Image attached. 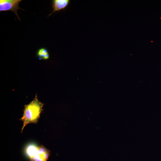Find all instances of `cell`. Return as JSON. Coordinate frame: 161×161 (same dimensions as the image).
<instances>
[{"mask_svg":"<svg viewBox=\"0 0 161 161\" xmlns=\"http://www.w3.org/2000/svg\"><path fill=\"white\" fill-rule=\"evenodd\" d=\"M52 12L49 15H51L53 13L58 11L66 8L68 5L69 0H53L52 1Z\"/></svg>","mask_w":161,"mask_h":161,"instance_id":"4","label":"cell"},{"mask_svg":"<svg viewBox=\"0 0 161 161\" xmlns=\"http://www.w3.org/2000/svg\"><path fill=\"white\" fill-rule=\"evenodd\" d=\"M44 104L39 101L36 95L33 100L28 105L24 106L22 117L20 120L23 121V126L21 133L26 125L29 123L36 124L40 117V114L44 110Z\"/></svg>","mask_w":161,"mask_h":161,"instance_id":"1","label":"cell"},{"mask_svg":"<svg viewBox=\"0 0 161 161\" xmlns=\"http://www.w3.org/2000/svg\"><path fill=\"white\" fill-rule=\"evenodd\" d=\"M48 52L47 50L46 49L41 48L38 50L37 52V55L39 57V58L44 59V55Z\"/></svg>","mask_w":161,"mask_h":161,"instance_id":"5","label":"cell"},{"mask_svg":"<svg viewBox=\"0 0 161 161\" xmlns=\"http://www.w3.org/2000/svg\"><path fill=\"white\" fill-rule=\"evenodd\" d=\"M21 1V0H0V11H12L21 21V19L18 16L17 11L19 9L23 10L18 6Z\"/></svg>","mask_w":161,"mask_h":161,"instance_id":"3","label":"cell"},{"mask_svg":"<svg viewBox=\"0 0 161 161\" xmlns=\"http://www.w3.org/2000/svg\"><path fill=\"white\" fill-rule=\"evenodd\" d=\"M49 58V55L48 52L47 53H46L44 56V59H48Z\"/></svg>","mask_w":161,"mask_h":161,"instance_id":"6","label":"cell"},{"mask_svg":"<svg viewBox=\"0 0 161 161\" xmlns=\"http://www.w3.org/2000/svg\"><path fill=\"white\" fill-rule=\"evenodd\" d=\"M25 152L30 161H47L50 154V150L44 145L38 146L33 144L28 145Z\"/></svg>","mask_w":161,"mask_h":161,"instance_id":"2","label":"cell"}]
</instances>
